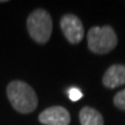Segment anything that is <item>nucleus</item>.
I'll list each match as a JSON object with an SVG mask.
<instances>
[{
	"label": "nucleus",
	"mask_w": 125,
	"mask_h": 125,
	"mask_svg": "<svg viewBox=\"0 0 125 125\" xmlns=\"http://www.w3.org/2000/svg\"><path fill=\"white\" fill-rule=\"evenodd\" d=\"M60 28L65 38L71 44H78L83 38V26L81 20L73 14H66L60 20Z\"/></svg>",
	"instance_id": "obj_4"
},
{
	"label": "nucleus",
	"mask_w": 125,
	"mask_h": 125,
	"mask_svg": "<svg viewBox=\"0 0 125 125\" xmlns=\"http://www.w3.org/2000/svg\"><path fill=\"white\" fill-rule=\"evenodd\" d=\"M103 85L107 88H116L125 85V65L116 64L108 68L102 79Z\"/></svg>",
	"instance_id": "obj_6"
},
{
	"label": "nucleus",
	"mask_w": 125,
	"mask_h": 125,
	"mask_svg": "<svg viewBox=\"0 0 125 125\" xmlns=\"http://www.w3.org/2000/svg\"><path fill=\"white\" fill-rule=\"evenodd\" d=\"M38 121L44 125H68L71 122V116L65 108L56 105L41 112Z\"/></svg>",
	"instance_id": "obj_5"
},
{
	"label": "nucleus",
	"mask_w": 125,
	"mask_h": 125,
	"mask_svg": "<svg viewBox=\"0 0 125 125\" xmlns=\"http://www.w3.org/2000/svg\"><path fill=\"white\" fill-rule=\"evenodd\" d=\"M67 95H68L70 100L73 101V102L79 101V100L82 97V93L80 92V89H78L75 87H72V88H70V89L67 90Z\"/></svg>",
	"instance_id": "obj_9"
},
{
	"label": "nucleus",
	"mask_w": 125,
	"mask_h": 125,
	"mask_svg": "<svg viewBox=\"0 0 125 125\" xmlns=\"http://www.w3.org/2000/svg\"><path fill=\"white\" fill-rule=\"evenodd\" d=\"M117 35L110 26L90 28L87 34L88 49L96 54H105L116 48Z\"/></svg>",
	"instance_id": "obj_2"
},
{
	"label": "nucleus",
	"mask_w": 125,
	"mask_h": 125,
	"mask_svg": "<svg viewBox=\"0 0 125 125\" xmlns=\"http://www.w3.org/2000/svg\"><path fill=\"white\" fill-rule=\"evenodd\" d=\"M7 96L12 107L20 114H30L37 108V96L30 86L20 80H14L7 86Z\"/></svg>",
	"instance_id": "obj_1"
},
{
	"label": "nucleus",
	"mask_w": 125,
	"mask_h": 125,
	"mask_svg": "<svg viewBox=\"0 0 125 125\" xmlns=\"http://www.w3.org/2000/svg\"><path fill=\"white\" fill-rule=\"evenodd\" d=\"M81 125H103V117L100 112L92 107H85L79 114Z\"/></svg>",
	"instance_id": "obj_7"
},
{
	"label": "nucleus",
	"mask_w": 125,
	"mask_h": 125,
	"mask_svg": "<svg viewBox=\"0 0 125 125\" xmlns=\"http://www.w3.org/2000/svg\"><path fill=\"white\" fill-rule=\"evenodd\" d=\"M28 32L36 43L44 44L51 37L52 19L44 9H36L27 19Z\"/></svg>",
	"instance_id": "obj_3"
},
{
	"label": "nucleus",
	"mask_w": 125,
	"mask_h": 125,
	"mask_svg": "<svg viewBox=\"0 0 125 125\" xmlns=\"http://www.w3.org/2000/svg\"><path fill=\"white\" fill-rule=\"evenodd\" d=\"M114 104L118 109L125 110V89L121 90L119 93H117L114 97Z\"/></svg>",
	"instance_id": "obj_8"
}]
</instances>
